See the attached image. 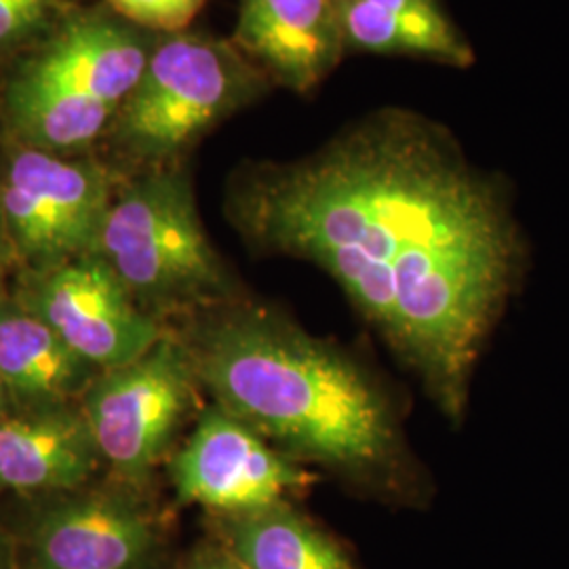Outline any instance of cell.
Wrapping results in <instances>:
<instances>
[{
  "instance_id": "cell-1",
  "label": "cell",
  "mask_w": 569,
  "mask_h": 569,
  "mask_svg": "<svg viewBox=\"0 0 569 569\" xmlns=\"http://www.w3.org/2000/svg\"><path fill=\"white\" fill-rule=\"evenodd\" d=\"M226 216L264 256L327 272L460 425L526 262L509 188L443 122L385 106L291 161L239 167Z\"/></svg>"
},
{
  "instance_id": "cell-2",
  "label": "cell",
  "mask_w": 569,
  "mask_h": 569,
  "mask_svg": "<svg viewBox=\"0 0 569 569\" xmlns=\"http://www.w3.org/2000/svg\"><path fill=\"white\" fill-rule=\"evenodd\" d=\"M182 342L216 406L293 460L387 500L425 491L395 401L342 348L264 306H228Z\"/></svg>"
},
{
  "instance_id": "cell-3",
  "label": "cell",
  "mask_w": 569,
  "mask_h": 569,
  "mask_svg": "<svg viewBox=\"0 0 569 569\" xmlns=\"http://www.w3.org/2000/svg\"><path fill=\"white\" fill-rule=\"evenodd\" d=\"M159 39L108 7L66 13L4 82L2 114L13 142L82 154L108 136Z\"/></svg>"
},
{
  "instance_id": "cell-4",
  "label": "cell",
  "mask_w": 569,
  "mask_h": 569,
  "mask_svg": "<svg viewBox=\"0 0 569 569\" xmlns=\"http://www.w3.org/2000/svg\"><path fill=\"white\" fill-rule=\"evenodd\" d=\"M93 256L143 310L228 305L237 283L209 241L186 164L148 169L121 183Z\"/></svg>"
},
{
  "instance_id": "cell-5",
  "label": "cell",
  "mask_w": 569,
  "mask_h": 569,
  "mask_svg": "<svg viewBox=\"0 0 569 569\" xmlns=\"http://www.w3.org/2000/svg\"><path fill=\"white\" fill-rule=\"evenodd\" d=\"M272 89L230 39L190 28L161 34L108 138L143 171L183 164L207 133Z\"/></svg>"
},
{
  "instance_id": "cell-6",
  "label": "cell",
  "mask_w": 569,
  "mask_h": 569,
  "mask_svg": "<svg viewBox=\"0 0 569 569\" xmlns=\"http://www.w3.org/2000/svg\"><path fill=\"white\" fill-rule=\"evenodd\" d=\"M117 180L102 163L11 143L0 167V209L13 256L32 274L93 253Z\"/></svg>"
},
{
  "instance_id": "cell-7",
  "label": "cell",
  "mask_w": 569,
  "mask_h": 569,
  "mask_svg": "<svg viewBox=\"0 0 569 569\" xmlns=\"http://www.w3.org/2000/svg\"><path fill=\"white\" fill-rule=\"evenodd\" d=\"M199 387L182 340L163 336L143 357L106 369L84 390L82 413L103 460L129 481L161 462Z\"/></svg>"
},
{
  "instance_id": "cell-8",
  "label": "cell",
  "mask_w": 569,
  "mask_h": 569,
  "mask_svg": "<svg viewBox=\"0 0 569 569\" xmlns=\"http://www.w3.org/2000/svg\"><path fill=\"white\" fill-rule=\"evenodd\" d=\"M178 498L226 515L283 502L312 481L302 462L222 407L207 409L171 465Z\"/></svg>"
},
{
  "instance_id": "cell-9",
  "label": "cell",
  "mask_w": 569,
  "mask_h": 569,
  "mask_svg": "<svg viewBox=\"0 0 569 569\" xmlns=\"http://www.w3.org/2000/svg\"><path fill=\"white\" fill-rule=\"evenodd\" d=\"M20 302L53 327L81 359L102 369L140 359L164 336L112 268L93 253L34 274Z\"/></svg>"
},
{
  "instance_id": "cell-10",
  "label": "cell",
  "mask_w": 569,
  "mask_h": 569,
  "mask_svg": "<svg viewBox=\"0 0 569 569\" xmlns=\"http://www.w3.org/2000/svg\"><path fill=\"white\" fill-rule=\"evenodd\" d=\"M230 41L298 96L315 93L348 56L333 0H239Z\"/></svg>"
},
{
  "instance_id": "cell-11",
  "label": "cell",
  "mask_w": 569,
  "mask_h": 569,
  "mask_svg": "<svg viewBox=\"0 0 569 569\" xmlns=\"http://www.w3.org/2000/svg\"><path fill=\"white\" fill-rule=\"evenodd\" d=\"M157 549L148 515L119 496H89L47 512L32 536V569H146Z\"/></svg>"
},
{
  "instance_id": "cell-12",
  "label": "cell",
  "mask_w": 569,
  "mask_h": 569,
  "mask_svg": "<svg viewBox=\"0 0 569 569\" xmlns=\"http://www.w3.org/2000/svg\"><path fill=\"white\" fill-rule=\"evenodd\" d=\"M100 458L82 411L51 406L13 418L0 416V488H79Z\"/></svg>"
},
{
  "instance_id": "cell-13",
  "label": "cell",
  "mask_w": 569,
  "mask_h": 569,
  "mask_svg": "<svg viewBox=\"0 0 569 569\" xmlns=\"http://www.w3.org/2000/svg\"><path fill=\"white\" fill-rule=\"evenodd\" d=\"M348 53L411 58L467 70L475 49L441 0H333Z\"/></svg>"
},
{
  "instance_id": "cell-14",
  "label": "cell",
  "mask_w": 569,
  "mask_h": 569,
  "mask_svg": "<svg viewBox=\"0 0 569 569\" xmlns=\"http://www.w3.org/2000/svg\"><path fill=\"white\" fill-rule=\"evenodd\" d=\"M93 369L34 310L0 298V380L9 395L37 407L63 406L91 387Z\"/></svg>"
},
{
  "instance_id": "cell-15",
  "label": "cell",
  "mask_w": 569,
  "mask_h": 569,
  "mask_svg": "<svg viewBox=\"0 0 569 569\" xmlns=\"http://www.w3.org/2000/svg\"><path fill=\"white\" fill-rule=\"evenodd\" d=\"M226 552L243 569H357L345 549L289 500L226 515Z\"/></svg>"
},
{
  "instance_id": "cell-16",
  "label": "cell",
  "mask_w": 569,
  "mask_h": 569,
  "mask_svg": "<svg viewBox=\"0 0 569 569\" xmlns=\"http://www.w3.org/2000/svg\"><path fill=\"white\" fill-rule=\"evenodd\" d=\"M63 16L61 0H0V60L26 56L56 30Z\"/></svg>"
},
{
  "instance_id": "cell-17",
  "label": "cell",
  "mask_w": 569,
  "mask_h": 569,
  "mask_svg": "<svg viewBox=\"0 0 569 569\" xmlns=\"http://www.w3.org/2000/svg\"><path fill=\"white\" fill-rule=\"evenodd\" d=\"M207 0H106L122 20L154 34L183 32L197 20Z\"/></svg>"
},
{
  "instance_id": "cell-18",
  "label": "cell",
  "mask_w": 569,
  "mask_h": 569,
  "mask_svg": "<svg viewBox=\"0 0 569 569\" xmlns=\"http://www.w3.org/2000/svg\"><path fill=\"white\" fill-rule=\"evenodd\" d=\"M186 569H243L228 552L220 555H204L201 559H197L192 566Z\"/></svg>"
},
{
  "instance_id": "cell-19",
  "label": "cell",
  "mask_w": 569,
  "mask_h": 569,
  "mask_svg": "<svg viewBox=\"0 0 569 569\" xmlns=\"http://www.w3.org/2000/svg\"><path fill=\"white\" fill-rule=\"evenodd\" d=\"M13 249L9 243V237H7V228H4V220H2V209H0V283H2V277L7 272V266L13 260Z\"/></svg>"
},
{
  "instance_id": "cell-20",
  "label": "cell",
  "mask_w": 569,
  "mask_h": 569,
  "mask_svg": "<svg viewBox=\"0 0 569 569\" xmlns=\"http://www.w3.org/2000/svg\"><path fill=\"white\" fill-rule=\"evenodd\" d=\"M7 397H9V390H7V387H4L2 380H0V416H2V411H4V406H7Z\"/></svg>"
}]
</instances>
